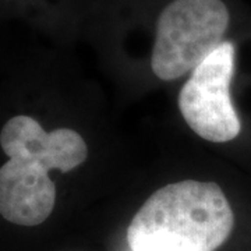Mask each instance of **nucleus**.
Instances as JSON below:
<instances>
[{
    "label": "nucleus",
    "mask_w": 251,
    "mask_h": 251,
    "mask_svg": "<svg viewBox=\"0 0 251 251\" xmlns=\"http://www.w3.org/2000/svg\"><path fill=\"white\" fill-rule=\"evenodd\" d=\"M234 226L232 206L212 181L183 180L159 188L127 229L131 251H215Z\"/></svg>",
    "instance_id": "nucleus-1"
},
{
    "label": "nucleus",
    "mask_w": 251,
    "mask_h": 251,
    "mask_svg": "<svg viewBox=\"0 0 251 251\" xmlns=\"http://www.w3.org/2000/svg\"><path fill=\"white\" fill-rule=\"evenodd\" d=\"M230 13L224 0H172L155 27L151 69L162 81L193 72L225 41Z\"/></svg>",
    "instance_id": "nucleus-2"
},
{
    "label": "nucleus",
    "mask_w": 251,
    "mask_h": 251,
    "mask_svg": "<svg viewBox=\"0 0 251 251\" xmlns=\"http://www.w3.org/2000/svg\"><path fill=\"white\" fill-rule=\"evenodd\" d=\"M234 45L224 41L191 72L179 94V109L188 127L211 143H227L240 133L230 99Z\"/></svg>",
    "instance_id": "nucleus-3"
},
{
    "label": "nucleus",
    "mask_w": 251,
    "mask_h": 251,
    "mask_svg": "<svg viewBox=\"0 0 251 251\" xmlns=\"http://www.w3.org/2000/svg\"><path fill=\"white\" fill-rule=\"evenodd\" d=\"M56 186L49 169L31 158H9L0 168V215L11 224L36 226L50 216Z\"/></svg>",
    "instance_id": "nucleus-4"
},
{
    "label": "nucleus",
    "mask_w": 251,
    "mask_h": 251,
    "mask_svg": "<svg viewBox=\"0 0 251 251\" xmlns=\"http://www.w3.org/2000/svg\"><path fill=\"white\" fill-rule=\"evenodd\" d=\"M0 147L9 158L36 159L49 171L62 173L78 168L88 156V147L77 131L59 128L48 133L25 115L11 117L3 126Z\"/></svg>",
    "instance_id": "nucleus-5"
}]
</instances>
